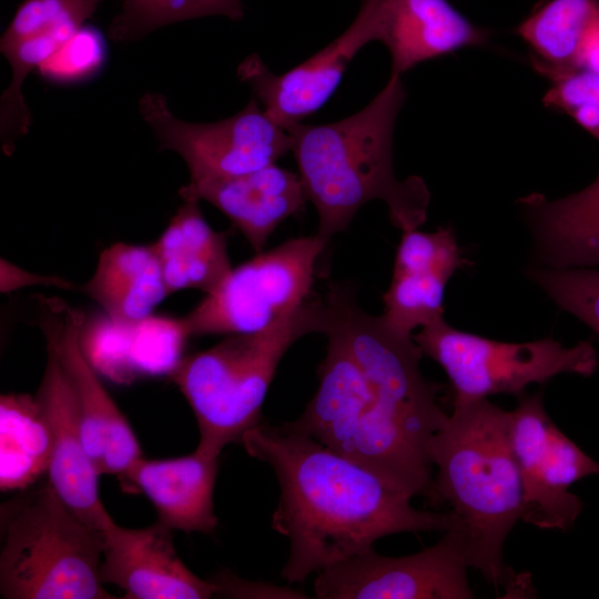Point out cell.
<instances>
[{"label": "cell", "instance_id": "obj_2", "mask_svg": "<svg viewBox=\"0 0 599 599\" xmlns=\"http://www.w3.org/2000/svg\"><path fill=\"white\" fill-rule=\"evenodd\" d=\"M400 77L390 74L383 90L348 118L285 128L307 200L318 214L316 234L326 243L373 200L386 203L390 222L403 232L426 221L430 194L425 182L415 175L398 180L393 167V133L406 95Z\"/></svg>", "mask_w": 599, "mask_h": 599}, {"label": "cell", "instance_id": "obj_23", "mask_svg": "<svg viewBox=\"0 0 599 599\" xmlns=\"http://www.w3.org/2000/svg\"><path fill=\"white\" fill-rule=\"evenodd\" d=\"M51 430L37 396L6 394L0 398V488L31 487L48 471Z\"/></svg>", "mask_w": 599, "mask_h": 599}, {"label": "cell", "instance_id": "obj_19", "mask_svg": "<svg viewBox=\"0 0 599 599\" xmlns=\"http://www.w3.org/2000/svg\"><path fill=\"white\" fill-rule=\"evenodd\" d=\"M489 32L447 0H383L380 40L392 58V74L420 62L486 42Z\"/></svg>", "mask_w": 599, "mask_h": 599}, {"label": "cell", "instance_id": "obj_33", "mask_svg": "<svg viewBox=\"0 0 599 599\" xmlns=\"http://www.w3.org/2000/svg\"><path fill=\"white\" fill-rule=\"evenodd\" d=\"M0 263V290L2 293H8L28 285H47L64 290L74 288L71 282L59 276L30 273L4 258H1Z\"/></svg>", "mask_w": 599, "mask_h": 599}, {"label": "cell", "instance_id": "obj_30", "mask_svg": "<svg viewBox=\"0 0 599 599\" xmlns=\"http://www.w3.org/2000/svg\"><path fill=\"white\" fill-rule=\"evenodd\" d=\"M551 81L544 104L569 114L599 140V74L585 69L542 72Z\"/></svg>", "mask_w": 599, "mask_h": 599}, {"label": "cell", "instance_id": "obj_15", "mask_svg": "<svg viewBox=\"0 0 599 599\" xmlns=\"http://www.w3.org/2000/svg\"><path fill=\"white\" fill-rule=\"evenodd\" d=\"M172 529L160 521L131 529L114 522L104 531L102 582L130 599H206L217 595L212 580L193 573L179 557Z\"/></svg>", "mask_w": 599, "mask_h": 599}, {"label": "cell", "instance_id": "obj_9", "mask_svg": "<svg viewBox=\"0 0 599 599\" xmlns=\"http://www.w3.org/2000/svg\"><path fill=\"white\" fill-rule=\"evenodd\" d=\"M139 110L161 149L183 158L191 181L247 174L275 164L292 151L288 132L268 118L256 99L238 113L211 123L175 118L161 93H145Z\"/></svg>", "mask_w": 599, "mask_h": 599}, {"label": "cell", "instance_id": "obj_3", "mask_svg": "<svg viewBox=\"0 0 599 599\" xmlns=\"http://www.w3.org/2000/svg\"><path fill=\"white\" fill-rule=\"evenodd\" d=\"M437 500L466 534L468 566L495 589L509 579L504 545L521 520L524 488L510 439V412L487 398L454 404L429 445Z\"/></svg>", "mask_w": 599, "mask_h": 599}, {"label": "cell", "instance_id": "obj_14", "mask_svg": "<svg viewBox=\"0 0 599 599\" xmlns=\"http://www.w3.org/2000/svg\"><path fill=\"white\" fill-rule=\"evenodd\" d=\"M47 352L44 375L35 396L51 430L48 481L77 517L104 532L115 521L100 499V475L85 450L74 390L49 343Z\"/></svg>", "mask_w": 599, "mask_h": 599}, {"label": "cell", "instance_id": "obj_21", "mask_svg": "<svg viewBox=\"0 0 599 599\" xmlns=\"http://www.w3.org/2000/svg\"><path fill=\"white\" fill-rule=\"evenodd\" d=\"M83 292L110 318L131 325L151 314L169 295L151 245L115 243L99 257Z\"/></svg>", "mask_w": 599, "mask_h": 599}, {"label": "cell", "instance_id": "obj_17", "mask_svg": "<svg viewBox=\"0 0 599 599\" xmlns=\"http://www.w3.org/2000/svg\"><path fill=\"white\" fill-rule=\"evenodd\" d=\"M179 194L223 212L256 253L276 226L308 201L300 175L276 164L237 176L190 180Z\"/></svg>", "mask_w": 599, "mask_h": 599}, {"label": "cell", "instance_id": "obj_32", "mask_svg": "<svg viewBox=\"0 0 599 599\" xmlns=\"http://www.w3.org/2000/svg\"><path fill=\"white\" fill-rule=\"evenodd\" d=\"M211 580L217 587V595L229 598H306L304 593L287 587L245 581L227 572Z\"/></svg>", "mask_w": 599, "mask_h": 599}, {"label": "cell", "instance_id": "obj_31", "mask_svg": "<svg viewBox=\"0 0 599 599\" xmlns=\"http://www.w3.org/2000/svg\"><path fill=\"white\" fill-rule=\"evenodd\" d=\"M130 325L120 324L105 313L84 319L80 343L93 368L120 380L134 372L129 354Z\"/></svg>", "mask_w": 599, "mask_h": 599}, {"label": "cell", "instance_id": "obj_24", "mask_svg": "<svg viewBox=\"0 0 599 599\" xmlns=\"http://www.w3.org/2000/svg\"><path fill=\"white\" fill-rule=\"evenodd\" d=\"M599 26V0H549L516 29L534 50L539 72L580 69V58Z\"/></svg>", "mask_w": 599, "mask_h": 599}, {"label": "cell", "instance_id": "obj_34", "mask_svg": "<svg viewBox=\"0 0 599 599\" xmlns=\"http://www.w3.org/2000/svg\"><path fill=\"white\" fill-rule=\"evenodd\" d=\"M580 69L599 74V26L586 42L580 58Z\"/></svg>", "mask_w": 599, "mask_h": 599}, {"label": "cell", "instance_id": "obj_7", "mask_svg": "<svg viewBox=\"0 0 599 599\" xmlns=\"http://www.w3.org/2000/svg\"><path fill=\"white\" fill-rule=\"evenodd\" d=\"M426 355L445 370L454 404L496 394L521 396L530 384H544L560 374L593 375L599 365L587 341L567 347L551 337L508 343L456 329L444 317L413 336Z\"/></svg>", "mask_w": 599, "mask_h": 599}, {"label": "cell", "instance_id": "obj_1", "mask_svg": "<svg viewBox=\"0 0 599 599\" xmlns=\"http://www.w3.org/2000/svg\"><path fill=\"white\" fill-rule=\"evenodd\" d=\"M241 444L276 475L280 500L271 527L290 540L281 571L290 583L372 549L382 537L444 532L454 522L453 511L414 508L406 491L283 424L258 423Z\"/></svg>", "mask_w": 599, "mask_h": 599}, {"label": "cell", "instance_id": "obj_4", "mask_svg": "<svg viewBox=\"0 0 599 599\" xmlns=\"http://www.w3.org/2000/svg\"><path fill=\"white\" fill-rule=\"evenodd\" d=\"M323 298H308L274 325L229 334L213 347L183 357L171 378L187 400L199 427L201 454L219 458L261 423V409L278 363L301 337L323 333Z\"/></svg>", "mask_w": 599, "mask_h": 599}, {"label": "cell", "instance_id": "obj_20", "mask_svg": "<svg viewBox=\"0 0 599 599\" xmlns=\"http://www.w3.org/2000/svg\"><path fill=\"white\" fill-rule=\"evenodd\" d=\"M520 203L531 222L544 265H599V175L583 190L562 199L549 201L540 193H531Z\"/></svg>", "mask_w": 599, "mask_h": 599}, {"label": "cell", "instance_id": "obj_25", "mask_svg": "<svg viewBox=\"0 0 599 599\" xmlns=\"http://www.w3.org/2000/svg\"><path fill=\"white\" fill-rule=\"evenodd\" d=\"M205 16L237 21L244 9L241 0H121L108 31L116 42L133 41L160 27Z\"/></svg>", "mask_w": 599, "mask_h": 599}, {"label": "cell", "instance_id": "obj_16", "mask_svg": "<svg viewBox=\"0 0 599 599\" xmlns=\"http://www.w3.org/2000/svg\"><path fill=\"white\" fill-rule=\"evenodd\" d=\"M466 263L451 229L404 231L393 278L383 296L382 316L387 325L412 336L416 327L443 318L446 284Z\"/></svg>", "mask_w": 599, "mask_h": 599}, {"label": "cell", "instance_id": "obj_12", "mask_svg": "<svg viewBox=\"0 0 599 599\" xmlns=\"http://www.w3.org/2000/svg\"><path fill=\"white\" fill-rule=\"evenodd\" d=\"M382 1L363 0L356 18L338 38L287 72H271L253 54L240 63L237 77L251 85L264 112L280 126L302 122L333 95L357 52L380 40Z\"/></svg>", "mask_w": 599, "mask_h": 599}, {"label": "cell", "instance_id": "obj_27", "mask_svg": "<svg viewBox=\"0 0 599 599\" xmlns=\"http://www.w3.org/2000/svg\"><path fill=\"white\" fill-rule=\"evenodd\" d=\"M529 275L560 308L599 335V271L542 267L531 270Z\"/></svg>", "mask_w": 599, "mask_h": 599}, {"label": "cell", "instance_id": "obj_11", "mask_svg": "<svg viewBox=\"0 0 599 599\" xmlns=\"http://www.w3.org/2000/svg\"><path fill=\"white\" fill-rule=\"evenodd\" d=\"M519 397L510 412V439L524 488L521 520L540 529L566 531L583 506L569 488L598 475L599 463L555 425L541 393Z\"/></svg>", "mask_w": 599, "mask_h": 599}, {"label": "cell", "instance_id": "obj_6", "mask_svg": "<svg viewBox=\"0 0 599 599\" xmlns=\"http://www.w3.org/2000/svg\"><path fill=\"white\" fill-rule=\"evenodd\" d=\"M0 595L6 599H110L100 566L104 532L47 481L2 504Z\"/></svg>", "mask_w": 599, "mask_h": 599}, {"label": "cell", "instance_id": "obj_28", "mask_svg": "<svg viewBox=\"0 0 599 599\" xmlns=\"http://www.w3.org/2000/svg\"><path fill=\"white\" fill-rule=\"evenodd\" d=\"M101 0H24L1 37L0 49L59 29L80 28Z\"/></svg>", "mask_w": 599, "mask_h": 599}, {"label": "cell", "instance_id": "obj_5", "mask_svg": "<svg viewBox=\"0 0 599 599\" xmlns=\"http://www.w3.org/2000/svg\"><path fill=\"white\" fill-rule=\"evenodd\" d=\"M319 367V385L304 413L288 429L307 435L375 471L412 497L437 502L433 464L374 393L337 333Z\"/></svg>", "mask_w": 599, "mask_h": 599}, {"label": "cell", "instance_id": "obj_18", "mask_svg": "<svg viewBox=\"0 0 599 599\" xmlns=\"http://www.w3.org/2000/svg\"><path fill=\"white\" fill-rule=\"evenodd\" d=\"M219 458L196 449L169 459L138 460L122 477L143 493L158 512V521L172 530L211 532L217 526L213 491Z\"/></svg>", "mask_w": 599, "mask_h": 599}, {"label": "cell", "instance_id": "obj_13", "mask_svg": "<svg viewBox=\"0 0 599 599\" xmlns=\"http://www.w3.org/2000/svg\"><path fill=\"white\" fill-rule=\"evenodd\" d=\"M41 328L74 390L85 450L99 475L121 478L142 456L125 416L108 394L83 353L80 333L84 314L59 301H48Z\"/></svg>", "mask_w": 599, "mask_h": 599}, {"label": "cell", "instance_id": "obj_8", "mask_svg": "<svg viewBox=\"0 0 599 599\" xmlns=\"http://www.w3.org/2000/svg\"><path fill=\"white\" fill-rule=\"evenodd\" d=\"M325 245L317 234L296 237L232 267L182 317L189 336L260 332L293 313L311 297Z\"/></svg>", "mask_w": 599, "mask_h": 599}, {"label": "cell", "instance_id": "obj_10", "mask_svg": "<svg viewBox=\"0 0 599 599\" xmlns=\"http://www.w3.org/2000/svg\"><path fill=\"white\" fill-rule=\"evenodd\" d=\"M454 514V512H453ZM453 525L433 546L404 557L374 548L318 572L319 599H473L467 568L466 534L454 514Z\"/></svg>", "mask_w": 599, "mask_h": 599}, {"label": "cell", "instance_id": "obj_22", "mask_svg": "<svg viewBox=\"0 0 599 599\" xmlns=\"http://www.w3.org/2000/svg\"><path fill=\"white\" fill-rule=\"evenodd\" d=\"M151 246L169 294L186 288L210 293L232 270L225 233L209 225L197 201H184Z\"/></svg>", "mask_w": 599, "mask_h": 599}, {"label": "cell", "instance_id": "obj_26", "mask_svg": "<svg viewBox=\"0 0 599 599\" xmlns=\"http://www.w3.org/2000/svg\"><path fill=\"white\" fill-rule=\"evenodd\" d=\"M187 337L182 317L151 314L131 324L129 354L134 372L171 375L183 358Z\"/></svg>", "mask_w": 599, "mask_h": 599}, {"label": "cell", "instance_id": "obj_29", "mask_svg": "<svg viewBox=\"0 0 599 599\" xmlns=\"http://www.w3.org/2000/svg\"><path fill=\"white\" fill-rule=\"evenodd\" d=\"M106 58V45L101 32L82 26L38 68L48 82L69 84L95 75Z\"/></svg>", "mask_w": 599, "mask_h": 599}]
</instances>
